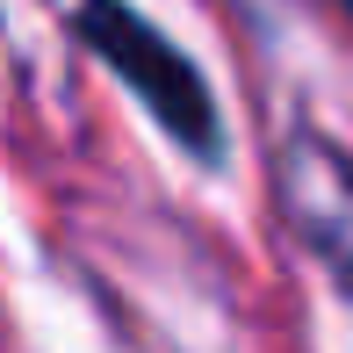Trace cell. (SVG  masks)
I'll return each instance as SVG.
<instances>
[{"mask_svg": "<svg viewBox=\"0 0 353 353\" xmlns=\"http://www.w3.org/2000/svg\"><path fill=\"white\" fill-rule=\"evenodd\" d=\"M79 37L101 51V65L116 72L144 108H152V123L173 144H188L195 159L223 152V123H216V101H210V79L188 65V51L166 43L130 0H87V8H79Z\"/></svg>", "mask_w": 353, "mask_h": 353, "instance_id": "cell-1", "label": "cell"}, {"mask_svg": "<svg viewBox=\"0 0 353 353\" xmlns=\"http://www.w3.org/2000/svg\"><path fill=\"white\" fill-rule=\"evenodd\" d=\"M281 210L325 252L332 274L353 281V166L332 152L325 137H288L281 144Z\"/></svg>", "mask_w": 353, "mask_h": 353, "instance_id": "cell-2", "label": "cell"}, {"mask_svg": "<svg viewBox=\"0 0 353 353\" xmlns=\"http://www.w3.org/2000/svg\"><path fill=\"white\" fill-rule=\"evenodd\" d=\"M346 8H353V0H346Z\"/></svg>", "mask_w": 353, "mask_h": 353, "instance_id": "cell-3", "label": "cell"}]
</instances>
